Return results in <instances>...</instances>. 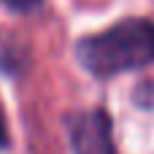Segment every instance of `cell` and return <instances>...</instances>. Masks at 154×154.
<instances>
[{
	"label": "cell",
	"mask_w": 154,
	"mask_h": 154,
	"mask_svg": "<svg viewBox=\"0 0 154 154\" xmlns=\"http://www.w3.org/2000/svg\"><path fill=\"white\" fill-rule=\"evenodd\" d=\"M76 57L97 79L141 70L154 62V22L122 19L103 32L81 38L76 43Z\"/></svg>",
	"instance_id": "obj_1"
},
{
	"label": "cell",
	"mask_w": 154,
	"mask_h": 154,
	"mask_svg": "<svg viewBox=\"0 0 154 154\" xmlns=\"http://www.w3.org/2000/svg\"><path fill=\"white\" fill-rule=\"evenodd\" d=\"M68 130H70V146L76 154H116L114 125L106 108H92L70 116Z\"/></svg>",
	"instance_id": "obj_2"
},
{
	"label": "cell",
	"mask_w": 154,
	"mask_h": 154,
	"mask_svg": "<svg viewBox=\"0 0 154 154\" xmlns=\"http://www.w3.org/2000/svg\"><path fill=\"white\" fill-rule=\"evenodd\" d=\"M5 8H11V11H16V14H30V11H35L38 5H41V0H0Z\"/></svg>",
	"instance_id": "obj_3"
},
{
	"label": "cell",
	"mask_w": 154,
	"mask_h": 154,
	"mask_svg": "<svg viewBox=\"0 0 154 154\" xmlns=\"http://www.w3.org/2000/svg\"><path fill=\"white\" fill-rule=\"evenodd\" d=\"M8 146V125H5V114H3V106H0V149Z\"/></svg>",
	"instance_id": "obj_4"
}]
</instances>
